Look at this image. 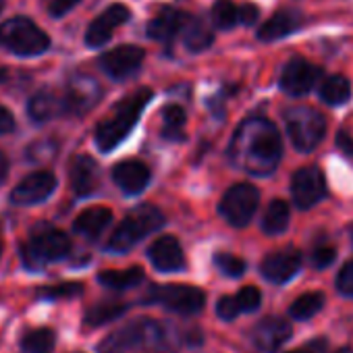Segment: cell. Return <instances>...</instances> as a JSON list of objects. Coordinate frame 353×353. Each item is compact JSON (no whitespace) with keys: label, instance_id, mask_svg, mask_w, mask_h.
Segmentation results:
<instances>
[{"label":"cell","instance_id":"36","mask_svg":"<svg viewBox=\"0 0 353 353\" xmlns=\"http://www.w3.org/2000/svg\"><path fill=\"white\" fill-rule=\"evenodd\" d=\"M83 293V285L81 283H59V285H50V287H42L38 289V297L42 299H65V297H75Z\"/></svg>","mask_w":353,"mask_h":353},{"label":"cell","instance_id":"44","mask_svg":"<svg viewBox=\"0 0 353 353\" xmlns=\"http://www.w3.org/2000/svg\"><path fill=\"white\" fill-rule=\"evenodd\" d=\"M7 172H9V160H7L5 152L0 150V183L7 179Z\"/></svg>","mask_w":353,"mask_h":353},{"label":"cell","instance_id":"43","mask_svg":"<svg viewBox=\"0 0 353 353\" xmlns=\"http://www.w3.org/2000/svg\"><path fill=\"white\" fill-rule=\"evenodd\" d=\"M322 347H324V341H312V343H307L305 347L293 349V351H289V353H320Z\"/></svg>","mask_w":353,"mask_h":353},{"label":"cell","instance_id":"5","mask_svg":"<svg viewBox=\"0 0 353 353\" xmlns=\"http://www.w3.org/2000/svg\"><path fill=\"white\" fill-rule=\"evenodd\" d=\"M141 303H152V305H162L174 314L181 316H194L204 310L206 303V293L198 287L192 285H152L148 293L141 297Z\"/></svg>","mask_w":353,"mask_h":353},{"label":"cell","instance_id":"28","mask_svg":"<svg viewBox=\"0 0 353 353\" xmlns=\"http://www.w3.org/2000/svg\"><path fill=\"white\" fill-rule=\"evenodd\" d=\"M320 98L330 106H341L351 98V83L343 75L326 77L320 85Z\"/></svg>","mask_w":353,"mask_h":353},{"label":"cell","instance_id":"45","mask_svg":"<svg viewBox=\"0 0 353 353\" xmlns=\"http://www.w3.org/2000/svg\"><path fill=\"white\" fill-rule=\"evenodd\" d=\"M334 353H353V349H351V347H341V349L334 351Z\"/></svg>","mask_w":353,"mask_h":353},{"label":"cell","instance_id":"39","mask_svg":"<svg viewBox=\"0 0 353 353\" xmlns=\"http://www.w3.org/2000/svg\"><path fill=\"white\" fill-rule=\"evenodd\" d=\"M42 3L46 5L48 13H50L52 17H61V15L69 13V11L79 3V0H42Z\"/></svg>","mask_w":353,"mask_h":353},{"label":"cell","instance_id":"33","mask_svg":"<svg viewBox=\"0 0 353 353\" xmlns=\"http://www.w3.org/2000/svg\"><path fill=\"white\" fill-rule=\"evenodd\" d=\"M162 121H164V129L162 135L166 139H174V141H181L183 135V125H185V110L176 104H170L162 110Z\"/></svg>","mask_w":353,"mask_h":353},{"label":"cell","instance_id":"46","mask_svg":"<svg viewBox=\"0 0 353 353\" xmlns=\"http://www.w3.org/2000/svg\"><path fill=\"white\" fill-rule=\"evenodd\" d=\"M5 75H7V71H5V69H0V81L5 79Z\"/></svg>","mask_w":353,"mask_h":353},{"label":"cell","instance_id":"19","mask_svg":"<svg viewBox=\"0 0 353 353\" xmlns=\"http://www.w3.org/2000/svg\"><path fill=\"white\" fill-rule=\"evenodd\" d=\"M129 19V9L123 7V5H112L108 7L98 19L92 21V26L88 28V34H85V42L88 46L92 48H98L102 44H106L114 32V28L123 26L125 21Z\"/></svg>","mask_w":353,"mask_h":353},{"label":"cell","instance_id":"2","mask_svg":"<svg viewBox=\"0 0 353 353\" xmlns=\"http://www.w3.org/2000/svg\"><path fill=\"white\" fill-rule=\"evenodd\" d=\"M135 349H148L154 353H160L168 349V332L160 322H154L150 318H139L123 328L108 334L100 347L98 353H131Z\"/></svg>","mask_w":353,"mask_h":353},{"label":"cell","instance_id":"16","mask_svg":"<svg viewBox=\"0 0 353 353\" xmlns=\"http://www.w3.org/2000/svg\"><path fill=\"white\" fill-rule=\"evenodd\" d=\"M148 258L158 272H179L185 266L183 248H181L179 239H174L172 235L158 237L150 245Z\"/></svg>","mask_w":353,"mask_h":353},{"label":"cell","instance_id":"27","mask_svg":"<svg viewBox=\"0 0 353 353\" xmlns=\"http://www.w3.org/2000/svg\"><path fill=\"white\" fill-rule=\"evenodd\" d=\"M289 227V204L285 200H272L262 219V231L266 235H281Z\"/></svg>","mask_w":353,"mask_h":353},{"label":"cell","instance_id":"8","mask_svg":"<svg viewBox=\"0 0 353 353\" xmlns=\"http://www.w3.org/2000/svg\"><path fill=\"white\" fill-rule=\"evenodd\" d=\"M0 44L15 54L34 57L48 50L50 38L32 19L15 17L0 26Z\"/></svg>","mask_w":353,"mask_h":353},{"label":"cell","instance_id":"37","mask_svg":"<svg viewBox=\"0 0 353 353\" xmlns=\"http://www.w3.org/2000/svg\"><path fill=\"white\" fill-rule=\"evenodd\" d=\"M334 258H336V250L332 245H318L310 256V264L318 270H324L334 262Z\"/></svg>","mask_w":353,"mask_h":353},{"label":"cell","instance_id":"9","mask_svg":"<svg viewBox=\"0 0 353 353\" xmlns=\"http://www.w3.org/2000/svg\"><path fill=\"white\" fill-rule=\"evenodd\" d=\"M260 204V192L252 183H237L233 185L219 204L221 216L231 227H245L252 223Z\"/></svg>","mask_w":353,"mask_h":353},{"label":"cell","instance_id":"7","mask_svg":"<svg viewBox=\"0 0 353 353\" xmlns=\"http://www.w3.org/2000/svg\"><path fill=\"white\" fill-rule=\"evenodd\" d=\"M285 123L293 145L299 152L316 150L326 135V119L310 106H293L285 112Z\"/></svg>","mask_w":353,"mask_h":353},{"label":"cell","instance_id":"4","mask_svg":"<svg viewBox=\"0 0 353 353\" xmlns=\"http://www.w3.org/2000/svg\"><path fill=\"white\" fill-rule=\"evenodd\" d=\"M164 223H166V219L156 206L141 204V206L133 208L123 219V223L114 229V233L110 235V239L106 243V250L112 254H125L131 248H135L143 237L162 229Z\"/></svg>","mask_w":353,"mask_h":353},{"label":"cell","instance_id":"22","mask_svg":"<svg viewBox=\"0 0 353 353\" xmlns=\"http://www.w3.org/2000/svg\"><path fill=\"white\" fill-rule=\"evenodd\" d=\"M188 15L174 11V9H162L150 23H148V36L160 42L172 40L179 32H183L188 23Z\"/></svg>","mask_w":353,"mask_h":353},{"label":"cell","instance_id":"15","mask_svg":"<svg viewBox=\"0 0 353 353\" xmlns=\"http://www.w3.org/2000/svg\"><path fill=\"white\" fill-rule=\"evenodd\" d=\"M291 324L281 318V316H270L260 320L254 328H252V341L254 345L264 351V353H272L279 347H283L289 339H291Z\"/></svg>","mask_w":353,"mask_h":353},{"label":"cell","instance_id":"38","mask_svg":"<svg viewBox=\"0 0 353 353\" xmlns=\"http://www.w3.org/2000/svg\"><path fill=\"white\" fill-rule=\"evenodd\" d=\"M336 289L345 297H353V260L343 264V268L336 274Z\"/></svg>","mask_w":353,"mask_h":353},{"label":"cell","instance_id":"20","mask_svg":"<svg viewBox=\"0 0 353 353\" xmlns=\"http://www.w3.org/2000/svg\"><path fill=\"white\" fill-rule=\"evenodd\" d=\"M69 176H71V188H73V192L77 196H81V198L92 196L98 190V185H100V168H98L96 160L90 158V156H77V158H73Z\"/></svg>","mask_w":353,"mask_h":353},{"label":"cell","instance_id":"10","mask_svg":"<svg viewBox=\"0 0 353 353\" xmlns=\"http://www.w3.org/2000/svg\"><path fill=\"white\" fill-rule=\"evenodd\" d=\"M291 196H293V202L297 204V208H301V210H307V208H314L316 204H320L326 196L324 172L318 166L299 168L293 174Z\"/></svg>","mask_w":353,"mask_h":353},{"label":"cell","instance_id":"24","mask_svg":"<svg viewBox=\"0 0 353 353\" xmlns=\"http://www.w3.org/2000/svg\"><path fill=\"white\" fill-rule=\"evenodd\" d=\"M112 221V212L104 206H94V208H88L83 210L75 223H73V229L77 235L85 237V239H96Z\"/></svg>","mask_w":353,"mask_h":353},{"label":"cell","instance_id":"29","mask_svg":"<svg viewBox=\"0 0 353 353\" xmlns=\"http://www.w3.org/2000/svg\"><path fill=\"white\" fill-rule=\"evenodd\" d=\"M127 312V303L114 301V299H104L100 303H96L94 307L88 310L85 314V324L88 326H102L110 320L121 318Z\"/></svg>","mask_w":353,"mask_h":353},{"label":"cell","instance_id":"6","mask_svg":"<svg viewBox=\"0 0 353 353\" xmlns=\"http://www.w3.org/2000/svg\"><path fill=\"white\" fill-rule=\"evenodd\" d=\"M71 252V239L67 233L52 229L48 225H40L34 233L28 245H23V262L28 268L38 270L46 262H57L65 258Z\"/></svg>","mask_w":353,"mask_h":353},{"label":"cell","instance_id":"14","mask_svg":"<svg viewBox=\"0 0 353 353\" xmlns=\"http://www.w3.org/2000/svg\"><path fill=\"white\" fill-rule=\"evenodd\" d=\"M143 63V50L137 46H119L100 59V67L112 79H127L139 71Z\"/></svg>","mask_w":353,"mask_h":353},{"label":"cell","instance_id":"26","mask_svg":"<svg viewBox=\"0 0 353 353\" xmlns=\"http://www.w3.org/2000/svg\"><path fill=\"white\" fill-rule=\"evenodd\" d=\"M100 285L112 291H127L137 287L143 281V270L139 266H131L127 270H106L98 274Z\"/></svg>","mask_w":353,"mask_h":353},{"label":"cell","instance_id":"42","mask_svg":"<svg viewBox=\"0 0 353 353\" xmlns=\"http://www.w3.org/2000/svg\"><path fill=\"white\" fill-rule=\"evenodd\" d=\"M336 145H339L345 154L353 156V137H351V135H347L345 131H341V133L336 135Z\"/></svg>","mask_w":353,"mask_h":353},{"label":"cell","instance_id":"41","mask_svg":"<svg viewBox=\"0 0 353 353\" xmlns=\"http://www.w3.org/2000/svg\"><path fill=\"white\" fill-rule=\"evenodd\" d=\"M239 19H241V23L252 26V23L258 19V9H256L254 5H243V7H239Z\"/></svg>","mask_w":353,"mask_h":353},{"label":"cell","instance_id":"1","mask_svg":"<svg viewBox=\"0 0 353 353\" xmlns=\"http://www.w3.org/2000/svg\"><path fill=\"white\" fill-rule=\"evenodd\" d=\"M231 162L252 174L274 172L283 156V139L268 119H248L239 125L229 148Z\"/></svg>","mask_w":353,"mask_h":353},{"label":"cell","instance_id":"30","mask_svg":"<svg viewBox=\"0 0 353 353\" xmlns=\"http://www.w3.org/2000/svg\"><path fill=\"white\" fill-rule=\"evenodd\" d=\"M57 345V334L50 328H36L23 334L21 349L23 353H52Z\"/></svg>","mask_w":353,"mask_h":353},{"label":"cell","instance_id":"11","mask_svg":"<svg viewBox=\"0 0 353 353\" xmlns=\"http://www.w3.org/2000/svg\"><path fill=\"white\" fill-rule=\"evenodd\" d=\"M57 190V176L50 170H36L11 192V202L17 206H34L52 196Z\"/></svg>","mask_w":353,"mask_h":353},{"label":"cell","instance_id":"49","mask_svg":"<svg viewBox=\"0 0 353 353\" xmlns=\"http://www.w3.org/2000/svg\"><path fill=\"white\" fill-rule=\"evenodd\" d=\"M351 237H353V229H351Z\"/></svg>","mask_w":353,"mask_h":353},{"label":"cell","instance_id":"40","mask_svg":"<svg viewBox=\"0 0 353 353\" xmlns=\"http://www.w3.org/2000/svg\"><path fill=\"white\" fill-rule=\"evenodd\" d=\"M13 129H15V119H13V114H11L7 108L0 106V133H9V131H13Z\"/></svg>","mask_w":353,"mask_h":353},{"label":"cell","instance_id":"25","mask_svg":"<svg viewBox=\"0 0 353 353\" xmlns=\"http://www.w3.org/2000/svg\"><path fill=\"white\" fill-rule=\"evenodd\" d=\"M28 112L36 123H44L67 112V104H65V98H59L52 92H40L30 100Z\"/></svg>","mask_w":353,"mask_h":353},{"label":"cell","instance_id":"12","mask_svg":"<svg viewBox=\"0 0 353 353\" xmlns=\"http://www.w3.org/2000/svg\"><path fill=\"white\" fill-rule=\"evenodd\" d=\"M322 71L303 59H293L287 63L281 75V90L289 96H305L320 79Z\"/></svg>","mask_w":353,"mask_h":353},{"label":"cell","instance_id":"35","mask_svg":"<svg viewBox=\"0 0 353 353\" xmlns=\"http://www.w3.org/2000/svg\"><path fill=\"white\" fill-rule=\"evenodd\" d=\"M214 264L225 276H231V279H239L248 270V264L243 258H239L235 254H227V252H219L214 256Z\"/></svg>","mask_w":353,"mask_h":353},{"label":"cell","instance_id":"32","mask_svg":"<svg viewBox=\"0 0 353 353\" xmlns=\"http://www.w3.org/2000/svg\"><path fill=\"white\" fill-rule=\"evenodd\" d=\"M324 305V293L320 291H310L303 293L301 297H297L291 307H289V316L293 320H310L312 316H316Z\"/></svg>","mask_w":353,"mask_h":353},{"label":"cell","instance_id":"48","mask_svg":"<svg viewBox=\"0 0 353 353\" xmlns=\"http://www.w3.org/2000/svg\"><path fill=\"white\" fill-rule=\"evenodd\" d=\"M0 11H3V0H0Z\"/></svg>","mask_w":353,"mask_h":353},{"label":"cell","instance_id":"31","mask_svg":"<svg viewBox=\"0 0 353 353\" xmlns=\"http://www.w3.org/2000/svg\"><path fill=\"white\" fill-rule=\"evenodd\" d=\"M183 34H185V46L192 52H202L212 44V32L206 28L204 21H200L196 17L188 19V23L183 28Z\"/></svg>","mask_w":353,"mask_h":353},{"label":"cell","instance_id":"47","mask_svg":"<svg viewBox=\"0 0 353 353\" xmlns=\"http://www.w3.org/2000/svg\"><path fill=\"white\" fill-rule=\"evenodd\" d=\"M0 252H3V239H0Z\"/></svg>","mask_w":353,"mask_h":353},{"label":"cell","instance_id":"23","mask_svg":"<svg viewBox=\"0 0 353 353\" xmlns=\"http://www.w3.org/2000/svg\"><path fill=\"white\" fill-rule=\"evenodd\" d=\"M301 26V15L295 11H279L276 15H272L258 32V38L264 42H274L281 40L289 34H293L295 30H299Z\"/></svg>","mask_w":353,"mask_h":353},{"label":"cell","instance_id":"3","mask_svg":"<svg viewBox=\"0 0 353 353\" xmlns=\"http://www.w3.org/2000/svg\"><path fill=\"white\" fill-rule=\"evenodd\" d=\"M152 100V90L141 88L137 92H133L131 96H127L114 110L112 114L102 121L96 129V145L102 152H110L114 150L129 133L131 129L137 125L145 104Z\"/></svg>","mask_w":353,"mask_h":353},{"label":"cell","instance_id":"13","mask_svg":"<svg viewBox=\"0 0 353 353\" xmlns=\"http://www.w3.org/2000/svg\"><path fill=\"white\" fill-rule=\"evenodd\" d=\"M299 270H301V254L297 250H293V248L268 254L260 264L262 276L266 281L274 283V285L289 283Z\"/></svg>","mask_w":353,"mask_h":353},{"label":"cell","instance_id":"17","mask_svg":"<svg viewBox=\"0 0 353 353\" xmlns=\"http://www.w3.org/2000/svg\"><path fill=\"white\" fill-rule=\"evenodd\" d=\"M100 96H102V90H100V85H98V81L94 77H90V75H75L69 81L65 104H67L69 112L83 114V112H88L90 108L96 106Z\"/></svg>","mask_w":353,"mask_h":353},{"label":"cell","instance_id":"34","mask_svg":"<svg viewBox=\"0 0 353 353\" xmlns=\"http://www.w3.org/2000/svg\"><path fill=\"white\" fill-rule=\"evenodd\" d=\"M212 19L219 30H231L235 28V23H241L239 7H235L231 0H219L212 7Z\"/></svg>","mask_w":353,"mask_h":353},{"label":"cell","instance_id":"21","mask_svg":"<svg viewBox=\"0 0 353 353\" xmlns=\"http://www.w3.org/2000/svg\"><path fill=\"white\" fill-rule=\"evenodd\" d=\"M260 301H262L260 289H256V287H245V289H241L237 295H225V297L216 303V314H219L221 320L231 322V320H235V318L241 316V314H248V312L258 310V307H260Z\"/></svg>","mask_w":353,"mask_h":353},{"label":"cell","instance_id":"18","mask_svg":"<svg viewBox=\"0 0 353 353\" xmlns=\"http://www.w3.org/2000/svg\"><path fill=\"white\" fill-rule=\"evenodd\" d=\"M150 168L139 160H123L112 168V179L117 188L127 196L141 194L150 183Z\"/></svg>","mask_w":353,"mask_h":353}]
</instances>
